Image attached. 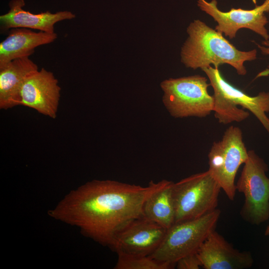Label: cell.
I'll use <instances>...</instances> for the list:
<instances>
[{"instance_id":"6da1fadb","label":"cell","mask_w":269,"mask_h":269,"mask_svg":"<svg viewBox=\"0 0 269 269\" xmlns=\"http://www.w3.org/2000/svg\"><path fill=\"white\" fill-rule=\"evenodd\" d=\"M167 181H151L147 186H141L112 180H93L70 191L48 213L110 247L123 229L143 216L145 200Z\"/></svg>"},{"instance_id":"7a4b0ae2","label":"cell","mask_w":269,"mask_h":269,"mask_svg":"<svg viewBox=\"0 0 269 269\" xmlns=\"http://www.w3.org/2000/svg\"><path fill=\"white\" fill-rule=\"evenodd\" d=\"M188 36L180 52L181 61L187 68L202 69L212 65L215 68L227 64L240 75L247 74L246 61L256 59L257 51H241L223 34L199 19L191 22L187 28Z\"/></svg>"},{"instance_id":"3957f363","label":"cell","mask_w":269,"mask_h":269,"mask_svg":"<svg viewBox=\"0 0 269 269\" xmlns=\"http://www.w3.org/2000/svg\"><path fill=\"white\" fill-rule=\"evenodd\" d=\"M207 75L213 89V112L218 122L229 124L247 119L251 112L269 134V92H261L251 96L228 82L219 68L210 66L201 69Z\"/></svg>"},{"instance_id":"277c9868","label":"cell","mask_w":269,"mask_h":269,"mask_svg":"<svg viewBox=\"0 0 269 269\" xmlns=\"http://www.w3.org/2000/svg\"><path fill=\"white\" fill-rule=\"evenodd\" d=\"M209 86L207 79L199 75L165 79L160 84L163 104L175 118L206 117L213 110Z\"/></svg>"},{"instance_id":"5b68a950","label":"cell","mask_w":269,"mask_h":269,"mask_svg":"<svg viewBox=\"0 0 269 269\" xmlns=\"http://www.w3.org/2000/svg\"><path fill=\"white\" fill-rule=\"evenodd\" d=\"M221 211L216 209L200 218L174 223L167 229L157 249L150 256L157 261L176 265L181 258L197 254L215 228Z\"/></svg>"},{"instance_id":"8992f818","label":"cell","mask_w":269,"mask_h":269,"mask_svg":"<svg viewBox=\"0 0 269 269\" xmlns=\"http://www.w3.org/2000/svg\"><path fill=\"white\" fill-rule=\"evenodd\" d=\"M221 190L208 170L173 183L174 223L195 219L217 209Z\"/></svg>"},{"instance_id":"52a82bcc","label":"cell","mask_w":269,"mask_h":269,"mask_svg":"<svg viewBox=\"0 0 269 269\" xmlns=\"http://www.w3.org/2000/svg\"><path fill=\"white\" fill-rule=\"evenodd\" d=\"M268 171L264 160L254 150H249L236 188L245 197L240 215L252 225H259L269 219V178L266 173Z\"/></svg>"},{"instance_id":"ba28073f","label":"cell","mask_w":269,"mask_h":269,"mask_svg":"<svg viewBox=\"0 0 269 269\" xmlns=\"http://www.w3.org/2000/svg\"><path fill=\"white\" fill-rule=\"evenodd\" d=\"M208 156V170L228 198L234 200L237 172L248 157L241 130L233 126L228 128L222 139L213 142Z\"/></svg>"},{"instance_id":"9c48e42d","label":"cell","mask_w":269,"mask_h":269,"mask_svg":"<svg viewBox=\"0 0 269 269\" xmlns=\"http://www.w3.org/2000/svg\"><path fill=\"white\" fill-rule=\"evenodd\" d=\"M197 5L217 22L215 30L230 39L235 38L240 29L247 28L261 35L265 40H269L265 27L269 21L265 14L269 12V0H265L262 4L252 9L232 8L228 11H223L218 8L216 0H197Z\"/></svg>"},{"instance_id":"30bf717a","label":"cell","mask_w":269,"mask_h":269,"mask_svg":"<svg viewBox=\"0 0 269 269\" xmlns=\"http://www.w3.org/2000/svg\"><path fill=\"white\" fill-rule=\"evenodd\" d=\"M166 230L142 216L123 229L110 248L118 255L149 256L159 247Z\"/></svg>"},{"instance_id":"8fae6325","label":"cell","mask_w":269,"mask_h":269,"mask_svg":"<svg viewBox=\"0 0 269 269\" xmlns=\"http://www.w3.org/2000/svg\"><path fill=\"white\" fill-rule=\"evenodd\" d=\"M61 88L53 73L42 68L25 80L20 91V105L55 119L58 111Z\"/></svg>"},{"instance_id":"7c38bea8","label":"cell","mask_w":269,"mask_h":269,"mask_svg":"<svg viewBox=\"0 0 269 269\" xmlns=\"http://www.w3.org/2000/svg\"><path fill=\"white\" fill-rule=\"evenodd\" d=\"M197 255L204 269H245L253 264L250 252L235 249L216 230L208 236Z\"/></svg>"},{"instance_id":"4fadbf2b","label":"cell","mask_w":269,"mask_h":269,"mask_svg":"<svg viewBox=\"0 0 269 269\" xmlns=\"http://www.w3.org/2000/svg\"><path fill=\"white\" fill-rule=\"evenodd\" d=\"M24 0H11L9 2L7 12L0 16L1 32H5L14 28H26L54 33V25L64 20L75 17L74 13L68 10L51 13L49 11L37 14L25 10Z\"/></svg>"},{"instance_id":"5bb4252c","label":"cell","mask_w":269,"mask_h":269,"mask_svg":"<svg viewBox=\"0 0 269 269\" xmlns=\"http://www.w3.org/2000/svg\"><path fill=\"white\" fill-rule=\"evenodd\" d=\"M57 38L55 32H35L26 28L9 29L0 43V68L13 60L29 57L36 47L50 43Z\"/></svg>"},{"instance_id":"9a60e30c","label":"cell","mask_w":269,"mask_h":269,"mask_svg":"<svg viewBox=\"0 0 269 269\" xmlns=\"http://www.w3.org/2000/svg\"><path fill=\"white\" fill-rule=\"evenodd\" d=\"M38 70L29 57L13 60L0 68V108L20 105V91L26 78Z\"/></svg>"},{"instance_id":"2e32d148","label":"cell","mask_w":269,"mask_h":269,"mask_svg":"<svg viewBox=\"0 0 269 269\" xmlns=\"http://www.w3.org/2000/svg\"><path fill=\"white\" fill-rule=\"evenodd\" d=\"M173 183L168 181L147 198L143 206V216L166 229L174 223Z\"/></svg>"},{"instance_id":"e0dca14e","label":"cell","mask_w":269,"mask_h":269,"mask_svg":"<svg viewBox=\"0 0 269 269\" xmlns=\"http://www.w3.org/2000/svg\"><path fill=\"white\" fill-rule=\"evenodd\" d=\"M115 269H171L175 265L162 262L149 256H129L118 254Z\"/></svg>"},{"instance_id":"ac0fdd59","label":"cell","mask_w":269,"mask_h":269,"mask_svg":"<svg viewBox=\"0 0 269 269\" xmlns=\"http://www.w3.org/2000/svg\"><path fill=\"white\" fill-rule=\"evenodd\" d=\"M175 267L178 269H199L202 265L197 254H195L181 258L176 263Z\"/></svg>"},{"instance_id":"d6986e66","label":"cell","mask_w":269,"mask_h":269,"mask_svg":"<svg viewBox=\"0 0 269 269\" xmlns=\"http://www.w3.org/2000/svg\"><path fill=\"white\" fill-rule=\"evenodd\" d=\"M262 45L258 44V47L264 55H269V40H264L262 42Z\"/></svg>"},{"instance_id":"ffe728a7","label":"cell","mask_w":269,"mask_h":269,"mask_svg":"<svg viewBox=\"0 0 269 269\" xmlns=\"http://www.w3.org/2000/svg\"><path fill=\"white\" fill-rule=\"evenodd\" d=\"M267 76H269V63L268 65L267 68L264 70L259 73L256 77V78Z\"/></svg>"},{"instance_id":"44dd1931","label":"cell","mask_w":269,"mask_h":269,"mask_svg":"<svg viewBox=\"0 0 269 269\" xmlns=\"http://www.w3.org/2000/svg\"><path fill=\"white\" fill-rule=\"evenodd\" d=\"M265 235L267 237H269V224L266 227L265 231Z\"/></svg>"}]
</instances>
